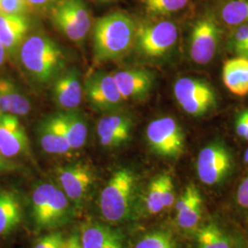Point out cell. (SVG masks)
Listing matches in <instances>:
<instances>
[{
    "label": "cell",
    "instance_id": "ac0fdd59",
    "mask_svg": "<svg viewBox=\"0 0 248 248\" xmlns=\"http://www.w3.org/2000/svg\"><path fill=\"white\" fill-rule=\"evenodd\" d=\"M42 148L47 154L64 155L71 150L62 122L57 114L44 120L38 128Z\"/></svg>",
    "mask_w": 248,
    "mask_h": 248
},
{
    "label": "cell",
    "instance_id": "5bb4252c",
    "mask_svg": "<svg viewBox=\"0 0 248 248\" xmlns=\"http://www.w3.org/2000/svg\"><path fill=\"white\" fill-rule=\"evenodd\" d=\"M175 204L177 226L185 232L195 231L202 215V197L200 190L192 184L188 185Z\"/></svg>",
    "mask_w": 248,
    "mask_h": 248
},
{
    "label": "cell",
    "instance_id": "d4e9b609",
    "mask_svg": "<svg viewBox=\"0 0 248 248\" xmlns=\"http://www.w3.org/2000/svg\"><path fill=\"white\" fill-rule=\"evenodd\" d=\"M62 122L71 150L84 146L88 138V125L82 113L77 109L56 113Z\"/></svg>",
    "mask_w": 248,
    "mask_h": 248
},
{
    "label": "cell",
    "instance_id": "5b68a950",
    "mask_svg": "<svg viewBox=\"0 0 248 248\" xmlns=\"http://www.w3.org/2000/svg\"><path fill=\"white\" fill-rule=\"evenodd\" d=\"M54 26L72 42L79 44L89 34L91 16L83 0H61L52 10Z\"/></svg>",
    "mask_w": 248,
    "mask_h": 248
},
{
    "label": "cell",
    "instance_id": "ee69618b",
    "mask_svg": "<svg viewBox=\"0 0 248 248\" xmlns=\"http://www.w3.org/2000/svg\"><path fill=\"white\" fill-rule=\"evenodd\" d=\"M64 248H66V247H65V246H64Z\"/></svg>",
    "mask_w": 248,
    "mask_h": 248
},
{
    "label": "cell",
    "instance_id": "603a6c76",
    "mask_svg": "<svg viewBox=\"0 0 248 248\" xmlns=\"http://www.w3.org/2000/svg\"><path fill=\"white\" fill-rule=\"evenodd\" d=\"M222 80L226 88L237 96L248 94V58L237 57L225 62Z\"/></svg>",
    "mask_w": 248,
    "mask_h": 248
},
{
    "label": "cell",
    "instance_id": "7bdbcfd3",
    "mask_svg": "<svg viewBox=\"0 0 248 248\" xmlns=\"http://www.w3.org/2000/svg\"><path fill=\"white\" fill-rule=\"evenodd\" d=\"M102 1H111V0H102Z\"/></svg>",
    "mask_w": 248,
    "mask_h": 248
},
{
    "label": "cell",
    "instance_id": "f546056e",
    "mask_svg": "<svg viewBox=\"0 0 248 248\" xmlns=\"http://www.w3.org/2000/svg\"><path fill=\"white\" fill-rule=\"evenodd\" d=\"M30 10L25 0H0V15L24 16Z\"/></svg>",
    "mask_w": 248,
    "mask_h": 248
},
{
    "label": "cell",
    "instance_id": "f1b7e54d",
    "mask_svg": "<svg viewBox=\"0 0 248 248\" xmlns=\"http://www.w3.org/2000/svg\"><path fill=\"white\" fill-rule=\"evenodd\" d=\"M145 9L154 15H169L184 9L188 0H140Z\"/></svg>",
    "mask_w": 248,
    "mask_h": 248
},
{
    "label": "cell",
    "instance_id": "30bf717a",
    "mask_svg": "<svg viewBox=\"0 0 248 248\" xmlns=\"http://www.w3.org/2000/svg\"><path fill=\"white\" fill-rule=\"evenodd\" d=\"M89 103L99 110H115L124 101L117 87L113 74L98 72L90 76L85 85Z\"/></svg>",
    "mask_w": 248,
    "mask_h": 248
},
{
    "label": "cell",
    "instance_id": "277c9868",
    "mask_svg": "<svg viewBox=\"0 0 248 248\" xmlns=\"http://www.w3.org/2000/svg\"><path fill=\"white\" fill-rule=\"evenodd\" d=\"M135 179L128 169H119L103 187L99 208L103 218L109 222L118 223L127 220L133 205Z\"/></svg>",
    "mask_w": 248,
    "mask_h": 248
},
{
    "label": "cell",
    "instance_id": "cb8c5ba5",
    "mask_svg": "<svg viewBox=\"0 0 248 248\" xmlns=\"http://www.w3.org/2000/svg\"><path fill=\"white\" fill-rule=\"evenodd\" d=\"M22 220V209L18 197L9 190H0V236L15 230Z\"/></svg>",
    "mask_w": 248,
    "mask_h": 248
},
{
    "label": "cell",
    "instance_id": "9c48e42d",
    "mask_svg": "<svg viewBox=\"0 0 248 248\" xmlns=\"http://www.w3.org/2000/svg\"><path fill=\"white\" fill-rule=\"evenodd\" d=\"M174 94L178 104L189 115H203L215 105L213 89L202 80L182 78L176 82Z\"/></svg>",
    "mask_w": 248,
    "mask_h": 248
},
{
    "label": "cell",
    "instance_id": "4316f807",
    "mask_svg": "<svg viewBox=\"0 0 248 248\" xmlns=\"http://www.w3.org/2000/svg\"><path fill=\"white\" fill-rule=\"evenodd\" d=\"M221 17L228 25H242L248 22V0H231L221 9Z\"/></svg>",
    "mask_w": 248,
    "mask_h": 248
},
{
    "label": "cell",
    "instance_id": "74e56055",
    "mask_svg": "<svg viewBox=\"0 0 248 248\" xmlns=\"http://www.w3.org/2000/svg\"><path fill=\"white\" fill-rule=\"evenodd\" d=\"M9 53L7 51V49L0 44V67L4 65V63L7 61Z\"/></svg>",
    "mask_w": 248,
    "mask_h": 248
},
{
    "label": "cell",
    "instance_id": "52a82bcc",
    "mask_svg": "<svg viewBox=\"0 0 248 248\" xmlns=\"http://www.w3.org/2000/svg\"><path fill=\"white\" fill-rule=\"evenodd\" d=\"M232 167L230 152L221 142H213L203 147L197 160L198 177L207 186L221 184L230 174Z\"/></svg>",
    "mask_w": 248,
    "mask_h": 248
},
{
    "label": "cell",
    "instance_id": "9a60e30c",
    "mask_svg": "<svg viewBox=\"0 0 248 248\" xmlns=\"http://www.w3.org/2000/svg\"><path fill=\"white\" fill-rule=\"evenodd\" d=\"M133 122L124 114H110L102 117L97 125V134L101 145L108 148L118 147L127 142L131 136Z\"/></svg>",
    "mask_w": 248,
    "mask_h": 248
},
{
    "label": "cell",
    "instance_id": "ffe728a7",
    "mask_svg": "<svg viewBox=\"0 0 248 248\" xmlns=\"http://www.w3.org/2000/svg\"><path fill=\"white\" fill-rule=\"evenodd\" d=\"M113 77L124 100L142 98L153 86L152 76L142 69H125L113 73Z\"/></svg>",
    "mask_w": 248,
    "mask_h": 248
},
{
    "label": "cell",
    "instance_id": "e0dca14e",
    "mask_svg": "<svg viewBox=\"0 0 248 248\" xmlns=\"http://www.w3.org/2000/svg\"><path fill=\"white\" fill-rule=\"evenodd\" d=\"M176 202L175 186L169 174H161L151 181L144 198L147 213L155 215L169 209Z\"/></svg>",
    "mask_w": 248,
    "mask_h": 248
},
{
    "label": "cell",
    "instance_id": "2e32d148",
    "mask_svg": "<svg viewBox=\"0 0 248 248\" xmlns=\"http://www.w3.org/2000/svg\"><path fill=\"white\" fill-rule=\"evenodd\" d=\"M52 92L53 100L63 110L77 109L83 95L79 73L76 69L62 73L53 81Z\"/></svg>",
    "mask_w": 248,
    "mask_h": 248
},
{
    "label": "cell",
    "instance_id": "7402d4cb",
    "mask_svg": "<svg viewBox=\"0 0 248 248\" xmlns=\"http://www.w3.org/2000/svg\"><path fill=\"white\" fill-rule=\"evenodd\" d=\"M31 108L29 99L12 81L0 78V115L26 116Z\"/></svg>",
    "mask_w": 248,
    "mask_h": 248
},
{
    "label": "cell",
    "instance_id": "484cf974",
    "mask_svg": "<svg viewBox=\"0 0 248 248\" xmlns=\"http://www.w3.org/2000/svg\"><path fill=\"white\" fill-rule=\"evenodd\" d=\"M197 248H236L230 235L217 222H207L197 232Z\"/></svg>",
    "mask_w": 248,
    "mask_h": 248
},
{
    "label": "cell",
    "instance_id": "3957f363",
    "mask_svg": "<svg viewBox=\"0 0 248 248\" xmlns=\"http://www.w3.org/2000/svg\"><path fill=\"white\" fill-rule=\"evenodd\" d=\"M31 214L37 229L54 230L71 222L74 210L60 186L41 183L31 194Z\"/></svg>",
    "mask_w": 248,
    "mask_h": 248
},
{
    "label": "cell",
    "instance_id": "836d02e7",
    "mask_svg": "<svg viewBox=\"0 0 248 248\" xmlns=\"http://www.w3.org/2000/svg\"><path fill=\"white\" fill-rule=\"evenodd\" d=\"M31 10H49L52 9L61 1V0H25Z\"/></svg>",
    "mask_w": 248,
    "mask_h": 248
},
{
    "label": "cell",
    "instance_id": "44dd1931",
    "mask_svg": "<svg viewBox=\"0 0 248 248\" xmlns=\"http://www.w3.org/2000/svg\"><path fill=\"white\" fill-rule=\"evenodd\" d=\"M30 24L25 16L0 15V44L15 53L26 39Z\"/></svg>",
    "mask_w": 248,
    "mask_h": 248
},
{
    "label": "cell",
    "instance_id": "ab89813d",
    "mask_svg": "<svg viewBox=\"0 0 248 248\" xmlns=\"http://www.w3.org/2000/svg\"><path fill=\"white\" fill-rule=\"evenodd\" d=\"M243 57H246V58H248V48H247V50H246V52H245V53H244Z\"/></svg>",
    "mask_w": 248,
    "mask_h": 248
},
{
    "label": "cell",
    "instance_id": "8d00e7d4",
    "mask_svg": "<svg viewBox=\"0 0 248 248\" xmlns=\"http://www.w3.org/2000/svg\"><path fill=\"white\" fill-rule=\"evenodd\" d=\"M15 168L14 164H12L9 158H7L3 154L0 152V171H7L11 170Z\"/></svg>",
    "mask_w": 248,
    "mask_h": 248
},
{
    "label": "cell",
    "instance_id": "ba28073f",
    "mask_svg": "<svg viewBox=\"0 0 248 248\" xmlns=\"http://www.w3.org/2000/svg\"><path fill=\"white\" fill-rule=\"evenodd\" d=\"M177 28L173 22L163 20L142 25L136 31L139 51L147 57L163 56L177 43Z\"/></svg>",
    "mask_w": 248,
    "mask_h": 248
},
{
    "label": "cell",
    "instance_id": "d6986e66",
    "mask_svg": "<svg viewBox=\"0 0 248 248\" xmlns=\"http://www.w3.org/2000/svg\"><path fill=\"white\" fill-rule=\"evenodd\" d=\"M79 236L83 248H124L122 234L100 222L83 223Z\"/></svg>",
    "mask_w": 248,
    "mask_h": 248
},
{
    "label": "cell",
    "instance_id": "6da1fadb",
    "mask_svg": "<svg viewBox=\"0 0 248 248\" xmlns=\"http://www.w3.org/2000/svg\"><path fill=\"white\" fill-rule=\"evenodd\" d=\"M133 19L122 12L98 18L94 28V53L98 62L116 60L128 53L136 40Z\"/></svg>",
    "mask_w": 248,
    "mask_h": 248
},
{
    "label": "cell",
    "instance_id": "e575fe53",
    "mask_svg": "<svg viewBox=\"0 0 248 248\" xmlns=\"http://www.w3.org/2000/svg\"><path fill=\"white\" fill-rule=\"evenodd\" d=\"M235 131L241 138H246L248 134V110L240 114L235 124Z\"/></svg>",
    "mask_w": 248,
    "mask_h": 248
},
{
    "label": "cell",
    "instance_id": "d590c367",
    "mask_svg": "<svg viewBox=\"0 0 248 248\" xmlns=\"http://www.w3.org/2000/svg\"><path fill=\"white\" fill-rule=\"evenodd\" d=\"M66 248H83L79 235L73 234L68 239L65 241Z\"/></svg>",
    "mask_w": 248,
    "mask_h": 248
},
{
    "label": "cell",
    "instance_id": "f35d334b",
    "mask_svg": "<svg viewBox=\"0 0 248 248\" xmlns=\"http://www.w3.org/2000/svg\"><path fill=\"white\" fill-rule=\"evenodd\" d=\"M244 160H245V162L248 164V148L246 151V153H245V156H244Z\"/></svg>",
    "mask_w": 248,
    "mask_h": 248
},
{
    "label": "cell",
    "instance_id": "83f0119b",
    "mask_svg": "<svg viewBox=\"0 0 248 248\" xmlns=\"http://www.w3.org/2000/svg\"><path fill=\"white\" fill-rule=\"evenodd\" d=\"M133 248H177V244L169 232L153 231L138 240Z\"/></svg>",
    "mask_w": 248,
    "mask_h": 248
},
{
    "label": "cell",
    "instance_id": "b9f144b4",
    "mask_svg": "<svg viewBox=\"0 0 248 248\" xmlns=\"http://www.w3.org/2000/svg\"><path fill=\"white\" fill-rule=\"evenodd\" d=\"M245 139H246V140H247V141H248V135H247V137H246V138H245Z\"/></svg>",
    "mask_w": 248,
    "mask_h": 248
},
{
    "label": "cell",
    "instance_id": "4fadbf2b",
    "mask_svg": "<svg viewBox=\"0 0 248 248\" xmlns=\"http://www.w3.org/2000/svg\"><path fill=\"white\" fill-rule=\"evenodd\" d=\"M30 142L26 131L18 116L0 115V152L12 158L29 152Z\"/></svg>",
    "mask_w": 248,
    "mask_h": 248
},
{
    "label": "cell",
    "instance_id": "d6a6232c",
    "mask_svg": "<svg viewBox=\"0 0 248 248\" xmlns=\"http://www.w3.org/2000/svg\"><path fill=\"white\" fill-rule=\"evenodd\" d=\"M236 202L240 208L248 210V177L241 182L237 188Z\"/></svg>",
    "mask_w": 248,
    "mask_h": 248
},
{
    "label": "cell",
    "instance_id": "1f68e13d",
    "mask_svg": "<svg viewBox=\"0 0 248 248\" xmlns=\"http://www.w3.org/2000/svg\"><path fill=\"white\" fill-rule=\"evenodd\" d=\"M65 241L61 232H51L37 240L33 248H64Z\"/></svg>",
    "mask_w": 248,
    "mask_h": 248
},
{
    "label": "cell",
    "instance_id": "8992f818",
    "mask_svg": "<svg viewBox=\"0 0 248 248\" xmlns=\"http://www.w3.org/2000/svg\"><path fill=\"white\" fill-rule=\"evenodd\" d=\"M146 139L151 149L164 157L179 156L185 146L183 131L171 117H163L151 122L146 128Z\"/></svg>",
    "mask_w": 248,
    "mask_h": 248
},
{
    "label": "cell",
    "instance_id": "4dcf8cb0",
    "mask_svg": "<svg viewBox=\"0 0 248 248\" xmlns=\"http://www.w3.org/2000/svg\"><path fill=\"white\" fill-rule=\"evenodd\" d=\"M231 44L234 52L242 57L248 45V24L238 26L232 34Z\"/></svg>",
    "mask_w": 248,
    "mask_h": 248
},
{
    "label": "cell",
    "instance_id": "8fae6325",
    "mask_svg": "<svg viewBox=\"0 0 248 248\" xmlns=\"http://www.w3.org/2000/svg\"><path fill=\"white\" fill-rule=\"evenodd\" d=\"M59 186L72 203H82L89 194L94 175L88 166L77 163L62 167L57 171Z\"/></svg>",
    "mask_w": 248,
    "mask_h": 248
},
{
    "label": "cell",
    "instance_id": "7c38bea8",
    "mask_svg": "<svg viewBox=\"0 0 248 248\" xmlns=\"http://www.w3.org/2000/svg\"><path fill=\"white\" fill-rule=\"evenodd\" d=\"M221 31L213 18H204L196 23L190 37V56L200 64L210 62L216 53Z\"/></svg>",
    "mask_w": 248,
    "mask_h": 248
},
{
    "label": "cell",
    "instance_id": "60d3db41",
    "mask_svg": "<svg viewBox=\"0 0 248 248\" xmlns=\"http://www.w3.org/2000/svg\"><path fill=\"white\" fill-rule=\"evenodd\" d=\"M244 248V247H242V246H241V245H240V246H237V248Z\"/></svg>",
    "mask_w": 248,
    "mask_h": 248
},
{
    "label": "cell",
    "instance_id": "7a4b0ae2",
    "mask_svg": "<svg viewBox=\"0 0 248 248\" xmlns=\"http://www.w3.org/2000/svg\"><path fill=\"white\" fill-rule=\"evenodd\" d=\"M19 57L30 76L42 84L54 81L64 67V54L60 46L44 34L26 38L19 48Z\"/></svg>",
    "mask_w": 248,
    "mask_h": 248
}]
</instances>
